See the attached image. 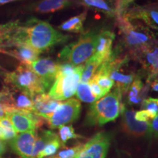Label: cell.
<instances>
[{"label": "cell", "instance_id": "obj_1", "mask_svg": "<svg viewBox=\"0 0 158 158\" xmlns=\"http://www.w3.org/2000/svg\"><path fill=\"white\" fill-rule=\"evenodd\" d=\"M70 35L60 33L46 21L31 18L23 23L19 21L10 22L9 33L2 47L25 44L42 53L58 44L66 43Z\"/></svg>", "mask_w": 158, "mask_h": 158}, {"label": "cell", "instance_id": "obj_2", "mask_svg": "<svg viewBox=\"0 0 158 158\" xmlns=\"http://www.w3.org/2000/svg\"><path fill=\"white\" fill-rule=\"evenodd\" d=\"M122 98L121 92L115 86L113 91L92 103L86 114V123L91 126H102L114 121L121 113Z\"/></svg>", "mask_w": 158, "mask_h": 158}, {"label": "cell", "instance_id": "obj_3", "mask_svg": "<svg viewBox=\"0 0 158 158\" xmlns=\"http://www.w3.org/2000/svg\"><path fill=\"white\" fill-rule=\"evenodd\" d=\"M100 29L96 28L83 33L74 42L65 45L58 56L63 63L75 66L84 65L95 54Z\"/></svg>", "mask_w": 158, "mask_h": 158}, {"label": "cell", "instance_id": "obj_4", "mask_svg": "<svg viewBox=\"0 0 158 158\" xmlns=\"http://www.w3.org/2000/svg\"><path fill=\"white\" fill-rule=\"evenodd\" d=\"M118 27L124 43L130 51L158 40L153 31L141 23H135L124 15H117Z\"/></svg>", "mask_w": 158, "mask_h": 158}, {"label": "cell", "instance_id": "obj_5", "mask_svg": "<svg viewBox=\"0 0 158 158\" xmlns=\"http://www.w3.org/2000/svg\"><path fill=\"white\" fill-rule=\"evenodd\" d=\"M3 76L5 84L24 90L33 97L45 92L40 78L28 65L19 64L14 71L6 72Z\"/></svg>", "mask_w": 158, "mask_h": 158}, {"label": "cell", "instance_id": "obj_6", "mask_svg": "<svg viewBox=\"0 0 158 158\" xmlns=\"http://www.w3.org/2000/svg\"><path fill=\"white\" fill-rule=\"evenodd\" d=\"M34 98L29 92L11 85L5 84L0 92V103L5 114L13 111L33 112Z\"/></svg>", "mask_w": 158, "mask_h": 158}, {"label": "cell", "instance_id": "obj_7", "mask_svg": "<svg viewBox=\"0 0 158 158\" xmlns=\"http://www.w3.org/2000/svg\"><path fill=\"white\" fill-rule=\"evenodd\" d=\"M84 65L73 73L57 74L55 81L49 91L48 95L58 101L68 100L75 95L81 81Z\"/></svg>", "mask_w": 158, "mask_h": 158}, {"label": "cell", "instance_id": "obj_8", "mask_svg": "<svg viewBox=\"0 0 158 158\" xmlns=\"http://www.w3.org/2000/svg\"><path fill=\"white\" fill-rule=\"evenodd\" d=\"M81 110L80 100L76 98H70L62 102L56 110L45 118L49 127L57 129L63 125H66L78 119Z\"/></svg>", "mask_w": 158, "mask_h": 158}, {"label": "cell", "instance_id": "obj_9", "mask_svg": "<svg viewBox=\"0 0 158 158\" xmlns=\"http://www.w3.org/2000/svg\"><path fill=\"white\" fill-rule=\"evenodd\" d=\"M110 145V136L106 132H99L90 138L75 158H106Z\"/></svg>", "mask_w": 158, "mask_h": 158}, {"label": "cell", "instance_id": "obj_10", "mask_svg": "<svg viewBox=\"0 0 158 158\" xmlns=\"http://www.w3.org/2000/svg\"><path fill=\"white\" fill-rule=\"evenodd\" d=\"M131 54L149 73V80L158 76V40L131 51Z\"/></svg>", "mask_w": 158, "mask_h": 158}, {"label": "cell", "instance_id": "obj_11", "mask_svg": "<svg viewBox=\"0 0 158 158\" xmlns=\"http://www.w3.org/2000/svg\"><path fill=\"white\" fill-rule=\"evenodd\" d=\"M6 117L8 118L11 122L16 133L36 131L45 121L44 118L36 115L33 112H10L6 114Z\"/></svg>", "mask_w": 158, "mask_h": 158}, {"label": "cell", "instance_id": "obj_12", "mask_svg": "<svg viewBox=\"0 0 158 158\" xmlns=\"http://www.w3.org/2000/svg\"><path fill=\"white\" fill-rule=\"evenodd\" d=\"M29 67L40 78L45 90L51 89L56 79L59 62L50 58H38Z\"/></svg>", "mask_w": 158, "mask_h": 158}, {"label": "cell", "instance_id": "obj_13", "mask_svg": "<svg viewBox=\"0 0 158 158\" xmlns=\"http://www.w3.org/2000/svg\"><path fill=\"white\" fill-rule=\"evenodd\" d=\"M135 111L128 109L123 104L121 109L122 129L128 135L141 137L149 133V122H139L135 118Z\"/></svg>", "mask_w": 158, "mask_h": 158}, {"label": "cell", "instance_id": "obj_14", "mask_svg": "<svg viewBox=\"0 0 158 158\" xmlns=\"http://www.w3.org/2000/svg\"><path fill=\"white\" fill-rule=\"evenodd\" d=\"M130 21L140 20L147 27L158 31V8L152 6H135L123 14Z\"/></svg>", "mask_w": 158, "mask_h": 158}, {"label": "cell", "instance_id": "obj_15", "mask_svg": "<svg viewBox=\"0 0 158 158\" xmlns=\"http://www.w3.org/2000/svg\"><path fill=\"white\" fill-rule=\"evenodd\" d=\"M36 136V131L24 132L16 135L10 142L13 152L21 158H31Z\"/></svg>", "mask_w": 158, "mask_h": 158}, {"label": "cell", "instance_id": "obj_16", "mask_svg": "<svg viewBox=\"0 0 158 158\" xmlns=\"http://www.w3.org/2000/svg\"><path fill=\"white\" fill-rule=\"evenodd\" d=\"M0 53L14 57L21 64L29 66L39 58L40 53L25 44H14L0 48Z\"/></svg>", "mask_w": 158, "mask_h": 158}, {"label": "cell", "instance_id": "obj_17", "mask_svg": "<svg viewBox=\"0 0 158 158\" xmlns=\"http://www.w3.org/2000/svg\"><path fill=\"white\" fill-rule=\"evenodd\" d=\"M33 102H34L33 113L44 119L54 113L62 102L54 100L45 93L35 95Z\"/></svg>", "mask_w": 158, "mask_h": 158}, {"label": "cell", "instance_id": "obj_18", "mask_svg": "<svg viewBox=\"0 0 158 158\" xmlns=\"http://www.w3.org/2000/svg\"><path fill=\"white\" fill-rule=\"evenodd\" d=\"M115 35L114 32L108 29H102L100 31L98 37L95 54L103 59L107 60L112 54V46Z\"/></svg>", "mask_w": 158, "mask_h": 158}, {"label": "cell", "instance_id": "obj_19", "mask_svg": "<svg viewBox=\"0 0 158 158\" xmlns=\"http://www.w3.org/2000/svg\"><path fill=\"white\" fill-rule=\"evenodd\" d=\"M70 4V0H40L32 6L31 10L39 13H54L68 7Z\"/></svg>", "mask_w": 158, "mask_h": 158}, {"label": "cell", "instance_id": "obj_20", "mask_svg": "<svg viewBox=\"0 0 158 158\" xmlns=\"http://www.w3.org/2000/svg\"><path fill=\"white\" fill-rule=\"evenodd\" d=\"M147 90L143 89V84L139 76L136 77L130 85L127 92V100L130 105H137L143 101Z\"/></svg>", "mask_w": 158, "mask_h": 158}, {"label": "cell", "instance_id": "obj_21", "mask_svg": "<svg viewBox=\"0 0 158 158\" xmlns=\"http://www.w3.org/2000/svg\"><path fill=\"white\" fill-rule=\"evenodd\" d=\"M104 62L105 61L101 57L94 54V56L84 65V69L82 71L80 82L88 84L93 78L97 70L100 68L102 63Z\"/></svg>", "mask_w": 158, "mask_h": 158}, {"label": "cell", "instance_id": "obj_22", "mask_svg": "<svg viewBox=\"0 0 158 158\" xmlns=\"http://www.w3.org/2000/svg\"><path fill=\"white\" fill-rule=\"evenodd\" d=\"M87 15V10H85L77 15L76 16L70 18L59 27V29L62 31H71V32H83L84 31V23Z\"/></svg>", "mask_w": 158, "mask_h": 158}, {"label": "cell", "instance_id": "obj_23", "mask_svg": "<svg viewBox=\"0 0 158 158\" xmlns=\"http://www.w3.org/2000/svg\"><path fill=\"white\" fill-rule=\"evenodd\" d=\"M58 135L54 133L51 130H44L40 133L37 134L36 139H35L34 149H33L31 158H36L38 154L51 141L56 138Z\"/></svg>", "mask_w": 158, "mask_h": 158}, {"label": "cell", "instance_id": "obj_24", "mask_svg": "<svg viewBox=\"0 0 158 158\" xmlns=\"http://www.w3.org/2000/svg\"><path fill=\"white\" fill-rule=\"evenodd\" d=\"M82 2L85 6L102 12L108 16L117 15L116 10L112 8L106 0H82Z\"/></svg>", "mask_w": 158, "mask_h": 158}, {"label": "cell", "instance_id": "obj_25", "mask_svg": "<svg viewBox=\"0 0 158 158\" xmlns=\"http://www.w3.org/2000/svg\"><path fill=\"white\" fill-rule=\"evenodd\" d=\"M76 94L79 100L87 103H93L97 100L92 93L89 85L86 83H79Z\"/></svg>", "mask_w": 158, "mask_h": 158}, {"label": "cell", "instance_id": "obj_26", "mask_svg": "<svg viewBox=\"0 0 158 158\" xmlns=\"http://www.w3.org/2000/svg\"><path fill=\"white\" fill-rule=\"evenodd\" d=\"M62 147H64V145L61 142L58 135L45 146L44 149L37 155L36 158H45L47 157H51V156L54 155L56 153V152Z\"/></svg>", "mask_w": 158, "mask_h": 158}, {"label": "cell", "instance_id": "obj_27", "mask_svg": "<svg viewBox=\"0 0 158 158\" xmlns=\"http://www.w3.org/2000/svg\"><path fill=\"white\" fill-rule=\"evenodd\" d=\"M59 138L63 145L70 139H77L82 138L75 132V130L72 125H63L59 128Z\"/></svg>", "mask_w": 158, "mask_h": 158}, {"label": "cell", "instance_id": "obj_28", "mask_svg": "<svg viewBox=\"0 0 158 158\" xmlns=\"http://www.w3.org/2000/svg\"><path fill=\"white\" fill-rule=\"evenodd\" d=\"M92 80L95 81L100 86V87L103 91L105 95L110 92L114 85V81L111 80L110 77L106 75L95 74Z\"/></svg>", "mask_w": 158, "mask_h": 158}, {"label": "cell", "instance_id": "obj_29", "mask_svg": "<svg viewBox=\"0 0 158 158\" xmlns=\"http://www.w3.org/2000/svg\"><path fill=\"white\" fill-rule=\"evenodd\" d=\"M0 127L3 129V140H12L16 136L17 133L13 127L11 122L7 117L0 118Z\"/></svg>", "mask_w": 158, "mask_h": 158}, {"label": "cell", "instance_id": "obj_30", "mask_svg": "<svg viewBox=\"0 0 158 158\" xmlns=\"http://www.w3.org/2000/svg\"><path fill=\"white\" fill-rule=\"evenodd\" d=\"M84 147V143H78L71 148H65L64 149L55 154L54 155L47 158H75Z\"/></svg>", "mask_w": 158, "mask_h": 158}, {"label": "cell", "instance_id": "obj_31", "mask_svg": "<svg viewBox=\"0 0 158 158\" xmlns=\"http://www.w3.org/2000/svg\"><path fill=\"white\" fill-rule=\"evenodd\" d=\"M141 107L152 114L154 117H156L158 115V99L152 98L143 99Z\"/></svg>", "mask_w": 158, "mask_h": 158}, {"label": "cell", "instance_id": "obj_32", "mask_svg": "<svg viewBox=\"0 0 158 158\" xmlns=\"http://www.w3.org/2000/svg\"><path fill=\"white\" fill-rule=\"evenodd\" d=\"M88 84L89 85L92 94H93L94 98H96L97 100L102 98L103 96H105L103 91H102V89L100 87V86H99L95 81H94L92 80L90 81Z\"/></svg>", "mask_w": 158, "mask_h": 158}, {"label": "cell", "instance_id": "obj_33", "mask_svg": "<svg viewBox=\"0 0 158 158\" xmlns=\"http://www.w3.org/2000/svg\"><path fill=\"white\" fill-rule=\"evenodd\" d=\"M155 118L152 114L149 113L147 110H141L136 111L135 114V118L139 122H149L150 119H153Z\"/></svg>", "mask_w": 158, "mask_h": 158}, {"label": "cell", "instance_id": "obj_34", "mask_svg": "<svg viewBox=\"0 0 158 158\" xmlns=\"http://www.w3.org/2000/svg\"><path fill=\"white\" fill-rule=\"evenodd\" d=\"M10 29V22L6 24L0 25V47L5 43Z\"/></svg>", "mask_w": 158, "mask_h": 158}, {"label": "cell", "instance_id": "obj_35", "mask_svg": "<svg viewBox=\"0 0 158 158\" xmlns=\"http://www.w3.org/2000/svg\"><path fill=\"white\" fill-rule=\"evenodd\" d=\"M135 0H120L119 4H118V9L116 10L117 15H123L124 12L126 11L127 7L130 5V4L133 2Z\"/></svg>", "mask_w": 158, "mask_h": 158}, {"label": "cell", "instance_id": "obj_36", "mask_svg": "<svg viewBox=\"0 0 158 158\" xmlns=\"http://www.w3.org/2000/svg\"><path fill=\"white\" fill-rule=\"evenodd\" d=\"M149 134L154 137H158V115L150 122Z\"/></svg>", "mask_w": 158, "mask_h": 158}, {"label": "cell", "instance_id": "obj_37", "mask_svg": "<svg viewBox=\"0 0 158 158\" xmlns=\"http://www.w3.org/2000/svg\"><path fill=\"white\" fill-rule=\"evenodd\" d=\"M151 88L153 91L158 92V76L152 79V81L151 83Z\"/></svg>", "mask_w": 158, "mask_h": 158}, {"label": "cell", "instance_id": "obj_38", "mask_svg": "<svg viewBox=\"0 0 158 158\" xmlns=\"http://www.w3.org/2000/svg\"><path fill=\"white\" fill-rule=\"evenodd\" d=\"M5 152V143L3 141H0V156L3 155Z\"/></svg>", "mask_w": 158, "mask_h": 158}, {"label": "cell", "instance_id": "obj_39", "mask_svg": "<svg viewBox=\"0 0 158 158\" xmlns=\"http://www.w3.org/2000/svg\"><path fill=\"white\" fill-rule=\"evenodd\" d=\"M6 116V114L2 106L1 103H0V118H2V117H5Z\"/></svg>", "mask_w": 158, "mask_h": 158}, {"label": "cell", "instance_id": "obj_40", "mask_svg": "<svg viewBox=\"0 0 158 158\" xmlns=\"http://www.w3.org/2000/svg\"><path fill=\"white\" fill-rule=\"evenodd\" d=\"M18 1V0H0V6L5 5V4L12 2Z\"/></svg>", "mask_w": 158, "mask_h": 158}, {"label": "cell", "instance_id": "obj_41", "mask_svg": "<svg viewBox=\"0 0 158 158\" xmlns=\"http://www.w3.org/2000/svg\"><path fill=\"white\" fill-rule=\"evenodd\" d=\"M6 72H7V71H6V70H5V69H3L2 68L1 66H0V74L2 75V76H3V75L5 74Z\"/></svg>", "mask_w": 158, "mask_h": 158}]
</instances>
